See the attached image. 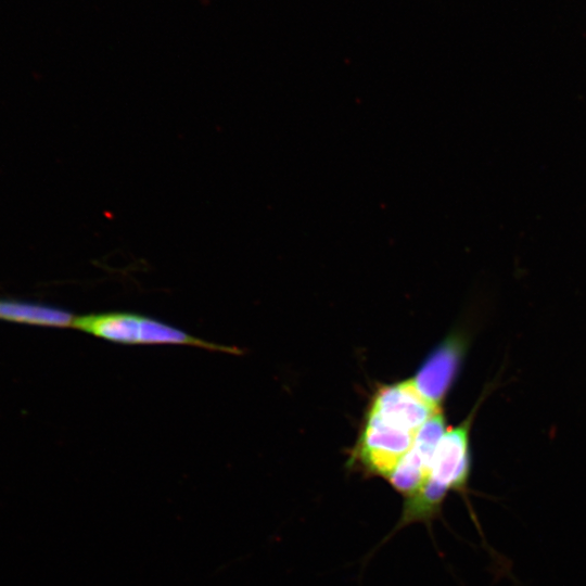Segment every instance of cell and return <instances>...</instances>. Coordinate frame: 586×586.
<instances>
[{
    "mask_svg": "<svg viewBox=\"0 0 586 586\" xmlns=\"http://www.w3.org/2000/svg\"><path fill=\"white\" fill-rule=\"evenodd\" d=\"M0 319L44 327H69L75 316L47 305L0 300Z\"/></svg>",
    "mask_w": 586,
    "mask_h": 586,
    "instance_id": "obj_6",
    "label": "cell"
},
{
    "mask_svg": "<svg viewBox=\"0 0 586 586\" xmlns=\"http://www.w3.org/2000/svg\"><path fill=\"white\" fill-rule=\"evenodd\" d=\"M444 433L445 418L440 409L423 424L410 449L388 475V482L405 499L416 494L425 483Z\"/></svg>",
    "mask_w": 586,
    "mask_h": 586,
    "instance_id": "obj_4",
    "label": "cell"
},
{
    "mask_svg": "<svg viewBox=\"0 0 586 586\" xmlns=\"http://www.w3.org/2000/svg\"><path fill=\"white\" fill-rule=\"evenodd\" d=\"M73 328L100 339L120 344L187 345L239 354V348L207 342L152 317L107 311L75 317Z\"/></svg>",
    "mask_w": 586,
    "mask_h": 586,
    "instance_id": "obj_3",
    "label": "cell"
},
{
    "mask_svg": "<svg viewBox=\"0 0 586 586\" xmlns=\"http://www.w3.org/2000/svg\"><path fill=\"white\" fill-rule=\"evenodd\" d=\"M440 408L428 402L411 380L381 386L372 396L352 464L364 472L383 476L392 473L410 449L423 424Z\"/></svg>",
    "mask_w": 586,
    "mask_h": 586,
    "instance_id": "obj_1",
    "label": "cell"
},
{
    "mask_svg": "<svg viewBox=\"0 0 586 586\" xmlns=\"http://www.w3.org/2000/svg\"><path fill=\"white\" fill-rule=\"evenodd\" d=\"M462 352L463 345L457 337L446 340L411 379L419 393L437 408L455 380Z\"/></svg>",
    "mask_w": 586,
    "mask_h": 586,
    "instance_id": "obj_5",
    "label": "cell"
},
{
    "mask_svg": "<svg viewBox=\"0 0 586 586\" xmlns=\"http://www.w3.org/2000/svg\"><path fill=\"white\" fill-rule=\"evenodd\" d=\"M471 419L450 428L441 437L431 464L429 476L422 487L405 499L398 525L428 521L435 517L450 491H463L471 468Z\"/></svg>",
    "mask_w": 586,
    "mask_h": 586,
    "instance_id": "obj_2",
    "label": "cell"
}]
</instances>
